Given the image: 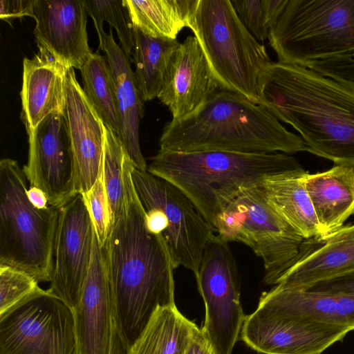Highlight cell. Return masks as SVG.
<instances>
[{"label":"cell","instance_id":"24","mask_svg":"<svg viewBox=\"0 0 354 354\" xmlns=\"http://www.w3.org/2000/svg\"><path fill=\"white\" fill-rule=\"evenodd\" d=\"M304 168L267 179L259 187L276 212L305 239H319V225L305 186Z\"/></svg>","mask_w":354,"mask_h":354},{"label":"cell","instance_id":"7","mask_svg":"<svg viewBox=\"0 0 354 354\" xmlns=\"http://www.w3.org/2000/svg\"><path fill=\"white\" fill-rule=\"evenodd\" d=\"M268 40L278 62L301 66L354 50V0H288Z\"/></svg>","mask_w":354,"mask_h":354},{"label":"cell","instance_id":"26","mask_svg":"<svg viewBox=\"0 0 354 354\" xmlns=\"http://www.w3.org/2000/svg\"><path fill=\"white\" fill-rule=\"evenodd\" d=\"M133 27L155 37L176 39L188 27L198 0H123Z\"/></svg>","mask_w":354,"mask_h":354},{"label":"cell","instance_id":"19","mask_svg":"<svg viewBox=\"0 0 354 354\" xmlns=\"http://www.w3.org/2000/svg\"><path fill=\"white\" fill-rule=\"evenodd\" d=\"M354 270V224L324 239L304 240L275 286L307 290L315 283Z\"/></svg>","mask_w":354,"mask_h":354},{"label":"cell","instance_id":"30","mask_svg":"<svg viewBox=\"0 0 354 354\" xmlns=\"http://www.w3.org/2000/svg\"><path fill=\"white\" fill-rule=\"evenodd\" d=\"M86 13L93 21L99 41L105 32L103 22L114 28L120 47L130 57L134 48V28L123 0H84Z\"/></svg>","mask_w":354,"mask_h":354},{"label":"cell","instance_id":"20","mask_svg":"<svg viewBox=\"0 0 354 354\" xmlns=\"http://www.w3.org/2000/svg\"><path fill=\"white\" fill-rule=\"evenodd\" d=\"M67 69L41 49L32 58L24 59L21 118L27 132L53 113L64 114Z\"/></svg>","mask_w":354,"mask_h":354},{"label":"cell","instance_id":"9","mask_svg":"<svg viewBox=\"0 0 354 354\" xmlns=\"http://www.w3.org/2000/svg\"><path fill=\"white\" fill-rule=\"evenodd\" d=\"M131 177L149 227L162 235L175 268L182 266L196 277L213 227L173 184L135 167Z\"/></svg>","mask_w":354,"mask_h":354},{"label":"cell","instance_id":"17","mask_svg":"<svg viewBox=\"0 0 354 354\" xmlns=\"http://www.w3.org/2000/svg\"><path fill=\"white\" fill-rule=\"evenodd\" d=\"M65 118L73 152L77 189L89 191L100 174L104 145L105 124L86 96L73 68L67 69Z\"/></svg>","mask_w":354,"mask_h":354},{"label":"cell","instance_id":"37","mask_svg":"<svg viewBox=\"0 0 354 354\" xmlns=\"http://www.w3.org/2000/svg\"><path fill=\"white\" fill-rule=\"evenodd\" d=\"M185 354H217L201 328L194 332Z\"/></svg>","mask_w":354,"mask_h":354},{"label":"cell","instance_id":"13","mask_svg":"<svg viewBox=\"0 0 354 354\" xmlns=\"http://www.w3.org/2000/svg\"><path fill=\"white\" fill-rule=\"evenodd\" d=\"M27 133L24 175L30 186L46 194L50 205L60 208L79 194L65 115L53 113Z\"/></svg>","mask_w":354,"mask_h":354},{"label":"cell","instance_id":"11","mask_svg":"<svg viewBox=\"0 0 354 354\" xmlns=\"http://www.w3.org/2000/svg\"><path fill=\"white\" fill-rule=\"evenodd\" d=\"M71 309L47 294L0 320V354H74Z\"/></svg>","mask_w":354,"mask_h":354},{"label":"cell","instance_id":"18","mask_svg":"<svg viewBox=\"0 0 354 354\" xmlns=\"http://www.w3.org/2000/svg\"><path fill=\"white\" fill-rule=\"evenodd\" d=\"M218 89L197 39L187 36L171 56L158 100L172 120H181L197 111Z\"/></svg>","mask_w":354,"mask_h":354},{"label":"cell","instance_id":"15","mask_svg":"<svg viewBox=\"0 0 354 354\" xmlns=\"http://www.w3.org/2000/svg\"><path fill=\"white\" fill-rule=\"evenodd\" d=\"M84 0H35L33 33L39 49L67 68L80 70L93 54Z\"/></svg>","mask_w":354,"mask_h":354},{"label":"cell","instance_id":"25","mask_svg":"<svg viewBox=\"0 0 354 354\" xmlns=\"http://www.w3.org/2000/svg\"><path fill=\"white\" fill-rule=\"evenodd\" d=\"M198 328L176 305L158 307L131 345L129 354H185Z\"/></svg>","mask_w":354,"mask_h":354},{"label":"cell","instance_id":"31","mask_svg":"<svg viewBox=\"0 0 354 354\" xmlns=\"http://www.w3.org/2000/svg\"><path fill=\"white\" fill-rule=\"evenodd\" d=\"M38 283L24 271L0 265V320L32 299L47 295Z\"/></svg>","mask_w":354,"mask_h":354},{"label":"cell","instance_id":"39","mask_svg":"<svg viewBox=\"0 0 354 354\" xmlns=\"http://www.w3.org/2000/svg\"><path fill=\"white\" fill-rule=\"evenodd\" d=\"M27 195L30 203L37 208L45 209L50 205L46 194L39 188L29 186Z\"/></svg>","mask_w":354,"mask_h":354},{"label":"cell","instance_id":"36","mask_svg":"<svg viewBox=\"0 0 354 354\" xmlns=\"http://www.w3.org/2000/svg\"><path fill=\"white\" fill-rule=\"evenodd\" d=\"M35 0H1L0 17L9 22L25 16L32 17Z\"/></svg>","mask_w":354,"mask_h":354},{"label":"cell","instance_id":"3","mask_svg":"<svg viewBox=\"0 0 354 354\" xmlns=\"http://www.w3.org/2000/svg\"><path fill=\"white\" fill-rule=\"evenodd\" d=\"M159 145L160 149L178 152L290 155L306 151L302 138L288 131L263 105L220 89L192 115L166 123Z\"/></svg>","mask_w":354,"mask_h":354},{"label":"cell","instance_id":"8","mask_svg":"<svg viewBox=\"0 0 354 354\" xmlns=\"http://www.w3.org/2000/svg\"><path fill=\"white\" fill-rule=\"evenodd\" d=\"M259 187L238 195L217 216L212 227L227 242L250 247L263 260L264 283L275 286L305 239L276 212Z\"/></svg>","mask_w":354,"mask_h":354},{"label":"cell","instance_id":"34","mask_svg":"<svg viewBox=\"0 0 354 354\" xmlns=\"http://www.w3.org/2000/svg\"><path fill=\"white\" fill-rule=\"evenodd\" d=\"M305 67L354 90V50L313 62Z\"/></svg>","mask_w":354,"mask_h":354},{"label":"cell","instance_id":"21","mask_svg":"<svg viewBox=\"0 0 354 354\" xmlns=\"http://www.w3.org/2000/svg\"><path fill=\"white\" fill-rule=\"evenodd\" d=\"M99 49L105 54L113 80L121 124L119 138L135 167L146 171L147 165L139 139L140 120L145 113L144 101L131 68L130 57L115 42L112 28L99 41Z\"/></svg>","mask_w":354,"mask_h":354},{"label":"cell","instance_id":"32","mask_svg":"<svg viewBox=\"0 0 354 354\" xmlns=\"http://www.w3.org/2000/svg\"><path fill=\"white\" fill-rule=\"evenodd\" d=\"M288 0H230L239 18L259 42L268 39Z\"/></svg>","mask_w":354,"mask_h":354},{"label":"cell","instance_id":"4","mask_svg":"<svg viewBox=\"0 0 354 354\" xmlns=\"http://www.w3.org/2000/svg\"><path fill=\"white\" fill-rule=\"evenodd\" d=\"M303 168L295 157L283 153L159 149L147 171L181 190L212 227L217 216L244 190Z\"/></svg>","mask_w":354,"mask_h":354},{"label":"cell","instance_id":"38","mask_svg":"<svg viewBox=\"0 0 354 354\" xmlns=\"http://www.w3.org/2000/svg\"><path fill=\"white\" fill-rule=\"evenodd\" d=\"M130 346L113 319L109 354H129Z\"/></svg>","mask_w":354,"mask_h":354},{"label":"cell","instance_id":"14","mask_svg":"<svg viewBox=\"0 0 354 354\" xmlns=\"http://www.w3.org/2000/svg\"><path fill=\"white\" fill-rule=\"evenodd\" d=\"M351 330L257 308L246 316L239 339L263 354H321Z\"/></svg>","mask_w":354,"mask_h":354},{"label":"cell","instance_id":"33","mask_svg":"<svg viewBox=\"0 0 354 354\" xmlns=\"http://www.w3.org/2000/svg\"><path fill=\"white\" fill-rule=\"evenodd\" d=\"M81 194L90 213L96 236L103 247L109 229V215L102 168L92 188Z\"/></svg>","mask_w":354,"mask_h":354},{"label":"cell","instance_id":"12","mask_svg":"<svg viewBox=\"0 0 354 354\" xmlns=\"http://www.w3.org/2000/svg\"><path fill=\"white\" fill-rule=\"evenodd\" d=\"M95 230L81 194L59 208L48 294L71 309L77 304L92 256Z\"/></svg>","mask_w":354,"mask_h":354},{"label":"cell","instance_id":"10","mask_svg":"<svg viewBox=\"0 0 354 354\" xmlns=\"http://www.w3.org/2000/svg\"><path fill=\"white\" fill-rule=\"evenodd\" d=\"M196 279L205 308L201 329L217 354H231L247 315L229 243L214 232L205 246Z\"/></svg>","mask_w":354,"mask_h":354},{"label":"cell","instance_id":"35","mask_svg":"<svg viewBox=\"0 0 354 354\" xmlns=\"http://www.w3.org/2000/svg\"><path fill=\"white\" fill-rule=\"evenodd\" d=\"M305 290L328 295L354 297V270L317 282Z\"/></svg>","mask_w":354,"mask_h":354},{"label":"cell","instance_id":"6","mask_svg":"<svg viewBox=\"0 0 354 354\" xmlns=\"http://www.w3.org/2000/svg\"><path fill=\"white\" fill-rule=\"evenodd\" d=\"M17 161H0V265L19 269L38 282L50 281L59 208L35 207Z\"/></svg>","mask_w":354,"mask_h":354},{"label":"cell","instance_id":"1","mask_svg":"<svg viewBox=\"0 0 354 354\" xmlns=\"http://www.w3.org/2000/svg\"><path fill=\"white\" fill-rule=\"evenodd\" d=\"M133 167L127 155L123 203L103 246L113 319L130 345L157 308L176 305V268L162 235L147 225Z\"/></svg>","mask_w":354,"mask_h":354},{"label":"cell","instance_id":"23","mask_svg":"<svg viewBox=\"0 0 354 354\" xmlns=\"http://www.w3.org/2000/svg\"><path fill=\"white\" fill-rule=\"evenodd\" d=\"M305 186L319 225V239L339 230L354 214V167L335 165L308 173Z\"/></svg>","mask_w":354,"mask_h":354},{"label":"cell","instance_id":"28","mask_svg":"<svg viewBox=\"0 0 354 354\" xmlns=\"http://www.w3.org/2000/svg\"><path fill=\"white\" fill-rule=\"evenodd\" d=\"M83 91L104 124L118 137L121 124L113 80L106 59L93 53L80 69Z\"/></svg>","mask_w":354,"mask_h":354},{"label":"cell","instance_id":"5","mask_svg":"<svg viewBox=\"0 0 354 354\" xmlns=\"http://www.w3.org/2000/svg\"><path fill=\"white\" fill-rule=\"evenodd\" d=\"M197 39L220 90L259 104V82L272 62L246 29L230 0H198L188 27Z\"/></svg>","mask_w":354,"mask_h":354},{"label":"cell","instance_id":"27","mask_svg":"<svg viewBox=\"0 0 354 354\" xmlns=\"http://www.w3.org/2000/svg\"><path fill=\"white\" fill-rule=\"evenodd\" d=\"M133 28V75L142 100L151 101L158 97L171 56L180 43L152 37Z\"/></svg>","mask_w":354,"mask_h":354},{"label":"cell","instance_id":"16","mask_svg":"<svg viewBox=\"0 0 354 354\" xmlns=\"http://www.w3.org/2000/svg\"><path fill=\"white\" fill-rule=\"evenodd\" d=\"M74 354H109L113 312L103 247L95 232L90 267L79 300L71 309Z\"/></svg>","mask_w":354,"mask_h":354},{"label":"cell","instance_id":"22","mask_svg":"<svg viewBox=\"0 0 354 354\" xmlns=\"http://www.w3.org/2000/svg\"><path fill=\"white\" fill-rule=\"evenodd\" d=\"M257 308L274 314L354 330V297L274 286L261 294Z\"/></svg>","mask_w":354,"mask_h":354},{"label":"cell","instance_id":"29","mask_svg":"<svg viewBox=\"0 0 354 354\" xmlns=\"http://www.w3.org/2000/svg\"><path fill=\"white\" fill-rule=\"evenodd\" d=\"M104 132L102 171L108 201L109 231L123 203L124 158L127 153L119 137L106 125Z\"/></svg>","mask_w":354,"mask_h":354},{"label":"cell","instance_id":"2","mask_svg":"<svg viewBox=\"0 0 354 354\" xmlns=\"http://www.w3.org/2000/svg\"><path fill=\"white\" fill-rule=\"evenodd\" d=\"M260 103L291 125L306 151L354 167V90L307 67L272 62L259 82Z\"/></svg>","mask_w":354,"mask_h":354}]
</instances>
